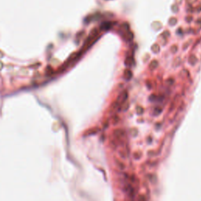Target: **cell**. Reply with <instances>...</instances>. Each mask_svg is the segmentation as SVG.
<instances>
[{
    "label": "cell",
    "mask_w": 201,
    "mask_h": 201,
    "mask_svg": "<svg viewBox=\"0 0 201 201\" xmlns=\"http://www.w3.org/2000/svg\"><path fill=\"white\" fill-rule=\"evenodd\" d=\"M127 91H124V93H121L120 95L118 97V99L116 100V103L117 104H119V103H122V102H124L127 100Z\"/></svg>",
    "instance_id": "cell-1"
},
{
    "label": "cell",
    "mask_w": 201,
    "mask_h": 201,
    "mask_svg": "<svg viewBox=\"0 0 201 201\" xmlns=\"http://www.w3.org/2000/svg\"><path fill=\"white\" fill-rule=\"evenodd\" d=\"M115 137H116L117 138H119V139H120L121 138H122L123 136L124 135V131H122V130H116V131H115Z\"/></svg>",
    "instance_id": "cell-2"
},
{
    "label": "cell",
    "mask_w": 201,
    "mask_h": 201,
    "mask_svg": "<svg viewBox=\"0 0 201 201\" xmlns=\"http://www.w3.org/2000/svg\"><path fill=\"white\" fill-rule=\"evenodd\" d=\"M124 76H125V78L127 79H131L132 77V72H131V71L129 70V69L126 70L125 72H124Z\"/></svg>",
    "instance_id": "cell-3"
},
{
    "label": "cell",
    "mask_w": 201,
    "mask_h": 201,
    "mask_svg": "<svg viewBox=\"0 0 201 201\" xmlns=\"http://www.w3.org/2000/svg\"><path fill=\"white\" fill-rule=\"evenodd\" d=\"M157 66H158V62H157V61H152V63H151V65H150L149 68L152 69V70H153V69H156V68H157Z\"/></svg>",
    "instance_id": "cell-4"
}]
</instances>
